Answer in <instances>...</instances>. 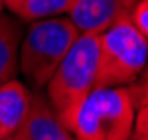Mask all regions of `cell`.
I'll return each instance as SVG.
<instances>
[{"mask_svg": "<svg viewBox=\"0 0 148 140\" xmlns=\"http://www.w3.org/2000/svg\"><path fill=\"white\" fill-rule=\"evenodd\" d=\"M10 140H75L47 101L44 89H32V103Z\"/></svg>", "mask_w": 148, "mask_h": 140, "instance_id": "5b68a950", "label": "cell"}, {"mask_svg": "<svg viewBox=\"0 0 148 140\" xmlns=\"http://www.w3.org/2000/svg\"><path fill=\"white\" fill-rule=\"evenodd\" d=\"M32 103V89L16 77L0 83V140H8L22 124Z\"/></svg>", "mask_w": 148, "mask_h": 140, "instance_id": "52a82bcc", "label": "cell"}, {"mask_svg": "<svg viewBox=\"0 0 148 140\" xmlns=\"http://www.w3.org/2000/svg\"><path fill=\"white\" fill-rule=\"evenodd\" d=\"M132 140H148V134H144V136H138V138H132Z\"/></svg>", "mask_w": 148, "mask_h": 140, "instance_id": "4fadbf2b", "label": "cell"}, {"mask_svg": "<svg viewBox=\"0 0 148 140\" xmlns=\"http://www.w3.org/2000/svg\"><path fill=\"white\" fill-rule=\"evenodd\" d=\"M4 10H6V8H4V0H0V14H2Z\"/></svg>", "mask_w": 148, "mask_h": 140, "instance_id": "7c38bea8", "label": "cell"}, {"mask_svg": "<svg viewBox=\"0 0 148 140\" xmlns=\"http://www.w3.org/2000/svg\"><path fill=\"white\" fill-rule=\"evenodd\" d=\"M130 20L136 30L148 40V0H138L130 12Z\"/></svg>", "mask_w": 148, "mask_h": 140, "instance_id": "8fae6325", "label": "cell"}, {"mask_svg": "<svg viewBox=\"0 0 148 140\" xmlns=\"http://www.w3.org/2000/svg\"><path fill=\"white\" fill-rule=\"evenodd\" d=\"M99 77V36L79 34L67 55L47 81V101L65 126H71L79 105L97 89Z\"/></svg>", "mask_w": 148, "mask_h": 140, "instance_id": "6da1fadb", "label": "cell"}, {"mask_svg": "<svg viewBox=\"0 0 148 140\" xmlns=\"http://www.w3.org/2000/svg\"><path fill=\"white\" fill-rule=\"evenodd\" d=\"M148 65V40L136 30L130 16L121 18L99 34L97 87H128Z\"/></svg>", "mask_w": 148, "mask_h": 140, "instance_id": "277c9868", "label": "cell"}, {"mask_svg": "<svg viewBox=\"0 0 148 140\" xmlns=\"http://www.w3.org/2000/svg\"><path fill=\"white\" fill-rule=\"evenodd\" d=\"M24 36L22 22L12 14H0V83L10 81L18 73V51Z\"/></svg>", "mask_w": 148, "mask_h": 140, "instance_id": "ba28073f", "label": "cell"}, {"mask_svg": "<svg viewBox=\"0 0 148 140\" xmlns=\"http://www.w3.org/2000/svg\"><path fill=\"white\" fill-rule=\"evenodd\" d=\"M73 0H4V8L20 22H38L67 14Z\"/></svg>", "mask_w": 148, "mask_h": 140, "instance_id": "9c48e42d", "label": "cell"}, {"mask_svg": "<svg viewBox=\"0 0 148 140\" xmlns=\"http://www.w3.org/2000/svg\"><path fill=\"white\" fill-rule=\"evenodd\" d=\"M79 38L69 16H56L32 22L20 42L18 71L32 89H46L59 63Z\"/></svg>", "mask_w": 148, "mask_h": 140, "instance_id": "7a4b0ae2", "label": "cell"}, {"mask_svg": "<svg viewBox=\"0 0 148 140\" xmlns=\"http://www.w3.org/2000/svg\"><path fill=\"white\" fill-rule=\"evenodd\" d=\"M134 101V132L132 138L148 134V65L136 81L128 85ZM130 138V140H132Z\"/></svg>", "mask_w": 148, "mask_h": 140, "instance_id": "30bf717a", "label": "cell"}, {"mask_svg": "<svg viewBox=\"0 0 148 140\" xmlns=\"http://www.w3.org/2000/svg\"><path fill=\"white\" fill-rule=\"evenodd\" d=\"M138 0H73L67 16L79 34H103L121 18L130 16Z\"/></svg>", "mask_w": 148, "mask_h": 140, "instance_id": "8992f818", "label": "cell"}, {"mask_svg": "<svg viewBox=\"0 0 148 140\" xmlns=\"http://www.w3.org/2000/svg\"><path fill=\"white\" fill-rule=\"evenodd\" d=\"M8 140H10V138H8Z\"/></svg>", "mask_w": 148, "mask_h": 140, "instance_id": "5bb4252c", "label": "cell"}, {"mask_svg": "<svg viewBox=\"0 0 148 140\" xmlns=\"http://www.w3.org/2000/svg\"><path fill=\"white\" fill-rule=\"evenodd\" d=\"M75 140H130L134 132V101L128 87H97L73 117Z\"/></svg>", "mask_w": 148, "mask_h": 140, "instance_id": "3957f363", "label": "cell"}]
</instances>
